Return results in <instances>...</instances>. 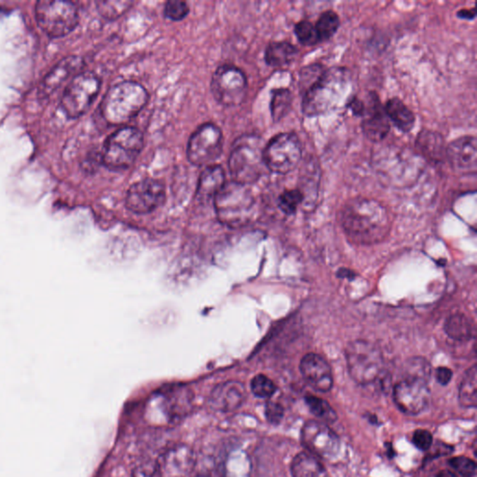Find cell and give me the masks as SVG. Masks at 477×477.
Listing matches in <instances>:
<instances>
[{
	"mask_svg": "<svg viewBox=\"0 0 477 477\" xmlns=\"http://www.w3.org/2000/svg\"><path fill=\"white\" fill-rule=\"evenodd\" d=\"M251 390L255 397L260 398H270L275 394L277 387L270 378L260 374L255 376L251 382Z\"/></svg>",
	"mask_w": 477,
	"mask_h": 477,
	"instance_id": "e575fe53",
	"label": "cell"
},
{
	"mask_svg": "<svg viewBox=\"0 0 477 477\" xmlns=\"http://www.w3.org/2000/svg\"><path fill=\"white\" fill-rule=\"evenodd\" d=\"M457 16L461 19L468 20V21L473 20L476 16V8H462L457 13Z\"/></svg>",
	"mask_w": 477,
	"mask_h": 477,
	"instance_id": "ee69618b",
	"label": "cell"
},
{
	"mask_svg": "<svg viewBox=\"0 0 477 477\" xmlns=\"http://www.w3.org/2000/svg\"><path fill=\"white\" fill-rule=\"evenodd\" d=\"M263 141L255 135H243L234 141L229 158L232 181L248 186L262 176L264 162Z\"/></svg>",
	"mask_w": 477,
	"mask_h": 477,
	"instance_id": "277c9868",
	"label": "cell"
},
{
	"mask_svg": "<svg viewBox=\"0 0 477 477\" xmlns=\"http://www.w3.org/2000/svg\"><path fill=\"white\" fill-rule=\"evenodd\" d=\"M447 336L458 342H468L472 339L473 327L470 320L464 314L456 313L449 316L445 322Z\"/></svg>",
	"mask_w": 477,
	"mask_h": 477,
	"instance_id": "4316f807",
	"label": "cell"
},
{
	"mask_svg": "<svg viewBox=\"0 0 477 477\" xmlns=\"http://www.w3.org/2000/svg\"><path fill=\"white\" fill-rule=\"evenodd\" d=\"M302 159V145L295 133H282L265 145L264 162L272 173L287 174L295 170Z\"/></svg>",
	"mask_w": 477,
	"mask_h": 477,
	"instance_id": "30bf717a",
	"label": "cell"
},
{
	"mask_svg": "<svg viewBox=\"0 0 477 477\" xmlns=\"http://www.w3.org/2000/svg\"><path fill=\"white\" fill-rule=\"evenodd\" d=\"M101 80L94 72H80L66 86L61 107L69 119L85 114L95 101L101 89Z\"/></svg>",
	"mask_w": 477,
	"mask_h": 477,
	"instance_id": "9c48e42d",
	"label": "cell"
},
{
	"mask_svg": "<svg viewBox=\"0 0 477 477\" xmlns=\"http://www.w3.org/2000/svg\"><path fill=\"white\" fill-rule=\"evenodd\" d=\"M99 13L109 21L119 18L126 13L133 6L131 1H99L96 3Z\"/></svg>",
	"mask_w": 477,
	"mask_h": 477,
	"instance_id": "1f68e13d",
	"label": "cell"
},
{
	"mask_svg": "<svg viewBox=\"0 0 477 477\" xmlns=\"http://www.w3.org/2000/svg\"><path fill=\"white\" fill-rule=\"evenodd\" d=\"M157 472L159 477H188L195 465V455L190 447L177 445L159 458Z\"/></svg>",
	"mask_w": 477,
	"mask_h": 477,
	"instance_id": "e0dca14e",
	"label": "cell"
},
{
	"mask_svg": "<svg viewBox=\"0 0 477 477\" xmlns=\"http://www.w3.org/2000/svg\"><path fill=\"white\" fill-rule=\"evenodd\" d=\"M298 49L290 42H274L270 43L265 51V61L272 68H284L290 65L298 57Z\"/></svg>",
	"mask_w": 477,
	"mask_h": 477,
	"instance_id": "d4e9b609",
	"label": "cell"
},
{
	"mask_svg": "<svg viewBox=\"0 0 477 477\" xmlns=\"http://www.w3.org/2000/svg\"><path fill=\"white\" fill-rule=\"evenodd\" d=\"M459 400L461 405L467 409H475L477 404V369L476 365L468 369L461 380L459 390Z\"/></svg>",
	"mask_w": 477,
	"mask_h": 477,
	"instance_id": "83f0119b",
	"label": "cell"
},
{
	"mask_svg": "<svg viewBox=\"0 0 477 477\" xmlns=\"http://www.w3.org/2000/svg\"><path fill=\"white\" fill-rule=\"evenodd\" d=\"M339 221L346 236L363 246L382 243L391 232L392 221L387 209L366 198L349 200L340 212Z\"/></svg>",
	"mask_w": 477,
	"mask_h": 477,
	"instance_id": "6da1fadb",
	"label": "cell"
},
{
	"mask_svg": "<svg viewBox=\"0 0 477 477\" xmlns=\"http://www.w3.org/2000/svg\"><path fill=\"white\" fill-rule=\"evenodd\" d=\"M214 203L218 219L229 228L246 226L254 215L255 200L251 191L232 180L215 195Z\"/></svg>",
	"mask_w": 477,
	"mask_h": 477,
	"instance_id": "5b68a950",
	"label": "cell"
},
{
	"mask_svg": "<svg viewBox=\"0 0 477 477\" xmlns=\"http://www.w3.org/2000/svg\"><path fill=\"white\" fill-rule=\"evenodd\" d=\"M384 109L389 121H391L400 132L405 133L411 132L416 123L415 114L403 101L397 97L390 99L387 101Z\"/></svg>",
	"mask_w": 477,
	"mask_h": 477,
	"instance_id": "cb8c5ba5",
	"label": "cell"
},
{
	"mask_svg": "<svg viewBox=\"0 0 477 477\" xmlns=\"http://www.w3.org/2000/svg\"><path fill=\"white\" fill-rule=\"evenodd\" d=\"M190 6L181 0H170L164 7V16L174 22L182 21L190 13Z\"/></svg>",
	"mask_w": 477,
	"mask_h": 477,
	"instance_id": "8d00e7d4",
	"label": "cell"
},
{
	"mask_svg": "<svg viewBox=\"0 0 477 477\" xmlns=\"http://www.w3.org/2000/svg\"><path fill=\"white\" fill-rule=\"evenodd\" d=\"M413 444L421 450H428L433 444V435L429 430H417L413 435Z\"/></svg>",
	"mask_w": 477,
	"mask_h": 477,
	"instance_id": "f35d334b",
	"label": "cell"
},
{
	"mask_svg": "<svg viewBox=\"0 0 477 477\" xmlns=\"http://www.w3.org/2000/svg\"><path fill=\"white\" fill-rule=\"evenodd\" d=\"M325 71L324 66L320 64L304 66L299 74V88L301 92L304 94L314 83L318 80Z\"/></svg>",
	"mask_w": 477,
	"mask_h": 477,
	"instance_id": "d590c367",
	"label": "cell"
},
{
	"mask_svg": "<svg viewBox=\"0 0 477 477\" xmlns=\"http://www.w3.org/2000/svg\"><path fill=\"white\" fill-rule=\"evenodd\" d=\"M476 136L465 135L447 145V159L459 173H476L477 167Z\"/></svg>",
	"mask_w": 477,
	"mask_h": 477,
	"instance_id": "ac0fdd59",
	"label": "cell"
},
{
	"mask_svg": "<svg viewBox=\"0 0 477 477\" xmlns=\"http://www.w3.org/2000/svg\"><path fill=\"white\" fill-rule=\"evenodd\" d=\"M294 31H295L296 36L302 45L314 46L320 42L315 28L310 21L304 20V21L298 23L295 25Z\"/></svg>",
	"mask_w": 477,
	"mask_h": 477,
	"instance_id": "836d02e7",
	"label": "cell"
},
{
	"mask_svg": "<svg viewBox=\"0 0 477 477\" xmlns=\"http://www.w3.org/2000/svg\"><path fill=\"white\" fill-rule=\"evenodd\" d=\"M416 147L430 162L439 164L447 159V145L441 133L430 130L421 131L416 140Z\"/></svg>",
	"mask_w": 477,
	"mask_h": 477,
	"instance_id": "603a6c76",
	"label": "cell"
},
{
	"mask_svg": "<svg viewBox=\"0 0 477 477\" xmlns=\"http://www.w3.org/2000/svg\"><path fill=\"white\" fill-rule=\"evenodd\" d=\"M305 402H306L310 412L324 423H333L337 421V413L334 412V410L327 401L314 397V395H307L305 397Z\"/></svg>",
	"mask_w": 477,
	"mask_h": 477,
	"instance_id": "4dcf8cb0",
	"label": "cell"
},
{
	"mask_svg": "<svg viewBox=\"0 0 477 477\" xmlns=\"http://www.w3.org/2000/svg\"><path fill=\"white\" fill-rule=\"evenodd\" d=\"M299 368L304 380L315 391L327 392L332 389V370L322 356L316 354H308L302 358Z\"/></svg>",
	"mask_w": 477,
	"mask_h": 477,
	"instance_id": "d6986e66",
	"label": "cell"
},
{
	"mask_svg": "<svg viewBox=\"0 0 477 477\" xmlns=\"http://www.w3.org/2000/svg\"><path fill=\"white\" fill-rule=\"evenodd\" d=\"M157 472V465L145 464L138 468L135 472V477H151Z\"/></svg>",
	"mask_w": 477,
	"mask_h": 477,
	"instance_id": "7bdbcfd3",
	"label": "cell"
},
{
	"mask_svg": "<svg viewBox=\"0 0 477 477\" xmlns=\"http://www.w3.org/2000/svg\"><path fill=\"white\" fill-rule=\"evenodd\" d=\"M453 376V372L450 370L449 368H444V366H442V368H438L436 369L435 372V378L436 380H437V382L439 384H441V385L446 386L447 384L450 382V380H452Z\"/></svg>",
	"mask_w": 477,
	"mask_h": 477,
	"instance_id": "b9f144b4",
	"label": "cell"
},
{
	"mask_svg": "<svg viewBox=\"0 0 477 477\" xmlns=\"http://www.w3.org/2000/svg\"><path fill=\"white\" fill-rule=\"evenodd\" d=\"M150 95L140 83L122 81L107 91L102 101V118L112 126H121L132 121L147 106Z\"/></svg>",
	"mask_w": 477,
	"mask_h": 477,
	"instance_id": "3957f363",
	"label": "cell"
},
{
	"mask_svg": "<svg viewBox=\"0 0 477 477\" xmlns=\"http://www.w3.org/2000/svg\"><path fill=\"white\" fill-rule=\"evenodd\" d=\"M144 145L143 133L138 128H121L104 142L102 164L110 171L127 170L135 164Z\"/></svg>",
	"mask_w": 477,
	"mask_h": 477,
	"instance_id": "52a82bcc",
	"label": "cell"
},
{
	"mask_svg": "<svg viewBox=\"0 0 477 477\" xmlns=\"http://www.w3.org/2000/svg\"><path fill=\"white\" fill-rule=\"evenodd\" d=\"M246 397V390L243 384L236 380H229L215 387L209 403L218 411L232 412L240 409Z\"/></svg>",
	"mask_w": 477,
	"mask_h": 477,
	"instance_id": "ffe728a7",
	"label": "cell"
},
{
	"mask_svg": "<svg viewBox=\"0 0 477 477\" xmlns=\"http://www.w3.org/2000/svg\"><path fill=\"white\" fill-rule=\"evenodd\" d=\"M345 356L349 373L359 385H371L383 379L385 360L382 350L374 343L363 339L354 340L346 347Z\"/></svg>",
	"mask_w": 477,
	"mask_h": 477,
	"instance_id": "8992f818",
	"label": "cell"
},
{
	"mask_svg": "<svg viewBox=\"0 0 477 477\" xmlns=\"http://www.w3.org/2000/svg\"><path fill=\"white\" fill-rule=\"evenodd\" d=\"M226 174L219 165H210L205 167L200 174L198 181L196 196L202 203H207L213 199L218 191L226 184Z\"/></svg>",
	"mask_w": 477,
	"mask_h": 477,
	"instance_id": "7402d4cb",
	"label": "cell"
},
{
	"mask_svg": "<svg viewBox=\"0 0 477 477\" xmlns=\"http://www.w3.org/2000/svg\"><path fill=\"white\" fill-rule=\"evenodd\" d=\"M346 107L350 109L351 111L356 117H363V112H365V101L361 100L356 96H354V97H351L350 100L348 101Z\"/></svg>",
	"mask_w": 477,
	"mask_h": 477,
	"instance_id": "60d3db41",
	"label": "cell"
},
{
	"mask_svg": "<svg viewBox=\"0 0 477 477\" xmlns=\"http://www.w3.org/2000/svg\"><path fill=\"white\" fill-rule=\"evenodd\" d=\"M437 477H457L452 472H450V471H442L440 473H439Z\"/></svg>",
	"mask_w": 477,
	"mask_h": 477,
	"instance_id": "f6af8a7d",
	"label": "cell"
},
{
	"mask_svg": "<svg viewBox=\"0 0 477 477\" xmlns=\"http://www.w3.org/2000/svg\"><path fill=\"white\" fill-rule=\"evenodd\" d=\"M167 200V188L158 179H147L135 182L125 197L128 210L138 215L150 214L161 207Z\"/></svg>",
	"mask_w": 477,
	"mask_h": 477,
	"instance_id": "4fadbf2b",
	"label": "cell"
},
{
	"mask_svg": "<svg viewBox=\"0 0 477 477\" xmlns=\"http://www.w3.org/2000/svg\"><path fill=\"white\" fill-rule=\"evenodd\" d=\"M83 58L74 56V55L60 61L43 80L42 87H40V95L42 96L51 95L72 75L76 74V73L78 74V72L83 69Z\"/></svg>",
	"mask_w": 477,
	"mask_h": 477,
	"instance_id": "44dd1931",
	"label": "cell"
},
{
	"mask_svg": "<svg viewBox=\"0 0 477 477\" xmlns=\"http://www.w3.org/2000/svg\"><path fill=\"white\" fill-rule=\"evenodd\" d=\"M223 150L222 132L217 125L208 122L200 125L191 136L187 148L188 162L198 167H210Z\"/></svg>",
	"mask_w": 477,
	"mask_h": 477,
	"instance_id": "8fae6325",
	"label": "cell"
},
{
	"mask_svg": "<svg viewBox=\"0 0 477 477\" xmlns=\"http://www.w3.org/2000/svg\"><path fill=\"white\" fill-rule=\"evenodd\" d=\"M293 477H327L324 465L313 454L301 452L291 464Z\"/></svg>",
	"mask_w": 477,
	"mask_h": 477,
	"instance_id": "484cf974",
	"label": "cell"
},
{
	"mask_svg": "<svg viewBox=\"0 0 477 477\" xmlns=\"http://www.w3.org/2000/svg\"><path fill=\"white\" fill-rule=\"evenodd\" d=\"M301 439L305 447L318 458H336L340 450L339 436L321 421H307L301 430Z\"/></svg>",
	"mask_w": 477,
	"mask_h": 477,
	"instance_id": "9a60e30c",
	"label": "cell"
},
{
	"mask_svg": "<svg viewBox=\"0 0 477 477\" xmlns=\"http://www.w3.org/2000/svg\"><path fill=\"white\" fill-rule=\"evenodd\" d=\"M267 420L272 424H279L284 418V407L280 404L269 402L266 406Z\"/></svg>",
	"mask_w": 477,
	"mask_h": 477,
	"instance_id": "ab89813d",
	"label": "cell"
},
{
	"mask_svg": "<svg viewBox=\"0 0 477 477\" xmlns=\"http://www.w3.org/2000/svg\"><path fill=\"white\" fill-rule=\"evenodd\" d=\"M247 90L246 75L236 66H221L212 77V94L217 103L224 107L240 106L246 99Z\"/></svg>",
	"mask_w": 477,
	"mask_h": 477,
	"instance_id": "7c38bea8",
	"label": "cell"
},
{
	"mask_svg": "<svg viewBox=\"0 0 477 477\" xmlns=\"http://www.w3.org/2000/svg\"><path fill=\"white\" fill-rule=\"evenodd\" d=\"M340 19L334 11H325L317 20L315 28L319 42H327L339 30Z\"/></svg>",
	"mask_w": 477,
	"mask_h": 477,
	"instance_id": "f546056e",
	"label": "cell"
},
{
	"mask_svg": "<svg viewBox=\"0 0 477 477\" xmlns=\"http://www.w3.org/2000/svg\"><path fill=\"white\" fill-rule=\"evenodd\" d=\"M292 92L286 88L274 89L270 98V114L273 121H281L289 113L292 107Z\"/></svg>",
	"mask_w": 477,
	"mask_h": 477,
	"instance_id": "f1b7e54d",
	"label": "cell"
},
{
	"mask_svg": "<svg viewBox=\"0 0 477 477\" xmlns=\"http://www.w3.org/2000/svg\"><path fill=\"white\" fill-rule=\"evenodd\" d=\"M37 25L47 36L56 39L71 33L78 24V8L73 2L42 0L35 8Z\"/></svg>",
	"mask_w": 477,
	"mask_h": 477,
	"instance_id": "ba28073f",
	"label": "cell"
},
{
	"mask_svg": "<svg viewBox=\"0 0 477 477\" xmlns=\"http://www.w3.org/2000/svg\"><path fill=\"white\" fill-rule=\"evenodd\" d=\"M351 91L353 83L348 68L325 69L318 80L304 92L302 112L307 117H317L336 111L347 104Z\"/></svg>",
	"mask_w": 477,
	"mask_h": 477,
	"instance_id": "7a4b0ae2",
	"label": "cell"
},
{
	"mask_svg": "<svg viewBox=\"0 0 477 477\" xmlns=\"http://www.w3.org/2000/svg\"><path fill=\"white\" fill-rule=\"evenodd\" d=\"M394 399L398 409L406 415L421 414L429 405L430 399L428 379L406 376L395 385Z\"/></svg>",
	"mask_w": 477,
	"mask_h": 477,
	"instance_id": "5bb4252c",
	"label": "cell"
},
{
	"mask_svg": "<svg viewBox=\"0 0 477 477\" xmlns=\"http://www.w3.org/2000/svg\"><path fill=\"white\" fill-rule=\"evenodd\" d=\"M362 130L366 138L379 143L387 138L391 124L387 117L385 109L380 103L379 96L370 92L368 96V102H365V112L363 115Z\"/></svg>",
	"mask_w": 477,
	"mask_h": 477,
	"instance_id": "2e32d148",
	"label": "cell"
},
{
	"mask_svg": "<svg viewBox=\"0 0 477 477\" xmlns=\"http://www.w3.org/2000/svg\"><path fill=\"white\" fill-rule=\"evenodd\" d=\"M450 466L461 477H473L476 473V462L467 457H454L449 461Z\"/></svg>",
	"mask_w": 477,
	"mask_h": 477,
	"instance_id": "74e56055",
	"label": "cell"
},
{
	"mask_svg": "<svg viewBox=\"0 0 477 477\" xmlns=\"http://www.w3.org/2000/svg\"><path fill=\"white\" fill-rule=\"evenodd\" d=\"M304 200L303 194L298 188L287 190L284 191L279 197L278 205L284 214L294 215L298 211V206Z\"/></svg>",
	"mask_w": 477,
	"mask_h": 477,
	"instance_id": "d6a6232c",
	"label": "cell"
}]
</instances>
